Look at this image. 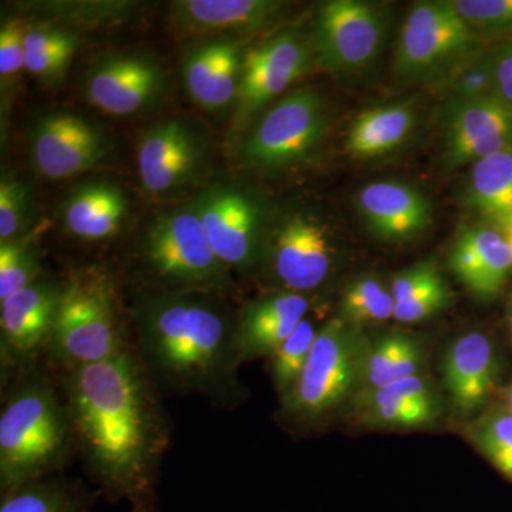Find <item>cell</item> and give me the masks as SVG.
<instances>
[{
	"mask_svg": "<svg viewBox=\"0 0 512 512\" xmlns=\"http://www.w3.org/2000/svg\"><path fill=\"white\" fill-rule=\"evenodd\" d=\"M137 255L151 291L225 295L234 288L231 269L212 248L191 201L158 212Z\"/></svg>",
	"mask_w": 512,
	"mask_h": 512,
	"instance_id": "4",
	"label": "cell"
},
{
	"mask_svg": "<svg viewBox=\"0 0 512 512\" xmlns=\"http://www.w3.org/2000/svg\"><path fill=\"white\" fill-rule=\"evenodd\" d=\"M451 303V291L447 282L427 289L409 301L396 303L394 319L402 323H416L431 318Z\"/></svg>",
	"mask_w": 512,
	"mask_h": 512,
	"instance_id": "41",
	"label": "cell"
},
{
	"mask_svg": "<svg viewBox=\"0 0 512 512\" xmlns=\"http://www.w3.org/2000/svg\"><path fill=\"white\" fill-rule=\"evenodd\" d=\"M504 406L512 412V380L507 389L504 390Z\"/></svg>",
	"mask_w": 512,
	"mask_h": 512,
	"instance_id": "44",
	"label": "cell"
},
{
	"mask_svg": "<svg viewBox=\"0 0 512 512\" xmlns=\"http://www.w3.org/2000/svg\"><path fill=\"white\" fill-rule=\"evenodd\" d=\"M468 202L488 220L500 224L512 214V150L477 161L471 167Z\"/></svg>",
	"mask_w": 512,
	"mask_h": 512,
	"instance_id": "29",
	"label": "cell"
},
{
	"mask_svg": "<svg viewBox=\"0 0 512 512\" xmlns=\"http://www.w3.org/2000/svg\"><path fill=\"white\" fill-rule=\"evenodd\" d=\"M73 448L72 421L52 379L37 365L22 370L0 414L2 494L57 473Z\"/></svg>",
	"mask_w": 512,
	"mask_h": 512,
	"instance_id": "3",
	"label": "cell"
},
{
	"mask_svg": "<svg viewBox=\"0 0 512 512\" xmlns=\"http://www.w3.org/2000/svg\"><path fill=\"white\" fill-rule=\"evenodd\" d=\"M136 3L130 2H40L30 3L28 9L36 10L43 22L69 26H101L120 22L131 16Z\"/></svg>",
	"mask_w": 512,
	"mask_h": 512,
	"instance_id": "34",
	"label": "cell"
},
{
	"mask_svg": "<svg viewBox=\"0 0 512 512\" xmlns=\"http://www.w3.org/2000/svg\"><path fill=\"white\" fill-rule=\"evenodd\" d=\"M80 46L74 29L55 23L39 22L26 26L25 70L46 83H56L67 69Z\"/></svg>",
	"mask_w": 512,
	"mask_h": 512,
	"instance_id": "28",
	"label": "cell"
},
{
	"mask_svg": "<svg viewBox=\"0 0 512 512\" xmlns=\"http://www.w3.org/2000/svg\"><path fill=\"white\" fill-rule=\"evenodd\" d=\"M416 109L406 101L382 104L362 111L346 136V151L356 158H376L392 153L412 136Z\"/></svg>",
	"mask_w": 512,
	"mask_h": 512,
	"instance_id": "27",
	"label": "cell"
},
{
	"mask_svg": "<svg viewBox=\"0 0 512 512\" xmlns=\"http://www.w3.org/2000/svg\"><path fill=\"white\" fill-rule=\"evenodd\" d=\"M510 42L490 53L495 83V96L512 104V37Z\"/></svg>",
	"mask_w": 512,
	"mask_h": 512,
	"instance_id": "42",
	"label": "cell"
},
{
	"mask_svg": "<svg viewBox=\"0 0 512 512\" xmlns=\"http://www.w3.org/2000/svg\"><path fill=\"white\" fill-rule=\"evenodd\" d=\"M394 298L390 285L376 276L357 278L346 288L340 302V318L362 328L367 323H379L394 318Z\"/></svg>",
	"mask_w": 512,
	"mask_h": 512,
	"instance_id": "32",
	"label": "cell"
},
{
	"mask_svg": "<svg viewBox=\"0 0 512 512\" xmlns=\"http://www.w3.org/2000/svg\"><path fill=\"white\" fill-rule=\"evenodd\" d=\"M424 359L423 343L410 333L389 332L377 338H366L360 355L357 392L421 375Z\"/></svg>",
	"mask_w": 512,
	"mask_h": 512,
	"instance_id": "26",
	"label": "cell"
},
{
	"mask_svg": "<svg viewBox=\"0 0 512 512\" xmlns=\"http://www.w3.org/2000/svg\"><path fill=\"white\" fill-rule=\"evenodd\" d=\"M319 328L320 326H316V323L306 316L295 332L271 356L272 377L282 404L291 397L301 379Z\"/></svg>",
	"mask_w": 512,
	"mask_h": 512,
	"instance_id": "33",
	"label": "cell"
},
{
	"mask_svg": "<svg viewBox=\"0 0 512 512\" xmlns=\"http://www.w3.org/2000/svg\"><path fill=\"white\" fill-rule=\"evenodd\" d=\"M386 33L382 10L362 0L323 3L311 37L315 62L332 72H359L375 62Z\"/></svg>",
	"mask_w": 512,
	"mask_h": 512,
	"instance_id": "11",
	"label": "cell"
},
{
	"mask_svg": "<svg viewBox=\"0 0 512 512\" xmlns=\"http://www.w3.org/2000/svg\"><path fill=\"white\" fill-rule=\"evenodd\" d=\"M353 409L360 423L382 429H423L434 426L443 417L436 386L423 373L379 389L357 392Z\"/></svg>",
	"mask_w": 512,
	"mask_h": 512,
	"instance_id": "20",
	"label": "cell"
},
{
	"mask_svg": "<svg viewBox=\"0 0 512 512\" xmlns=\"http://www.w3.org/2000/svg\"><path fill=\"white\" fill-rule=\"evenodd\" d=\"M35 214V201L29 185L3 173L0 180V242L29 237Z\"/></svg>",
	"mask_w": 512,
	"mask_h": 512,
	"instance_id": "36",
	"label": "cell"
},
{
	"mask_svg": "<svg viewBox=\"0 0 512 512\" xmlns=\"http://www.w3.org/2000/svg\"><path fill=\"white\" fill-rule=\"evenodd\" d=\"M127 198L117 185L89 183L74 190L62 207L67 234L82 241L116 237L127 218Z\"/></svg>",
	"mask_w": 512,
	"mask_h": 512,
	"instance_id": "25",
	"label": "cell"
},
{
	"mask_svg": "<svg viewBox=\"0 0 512 512\" xmlns=\"http://www.w3.org/2000/svg\"><path fill=\"white\" fill-rule=\"evenodd\" d=\"M356 204L369 231L384 241L417 237L433 221L429 198L399 181L365 185L357 194Z\"/></svg>",
	"mask_w": 512,
	"mask_h": 512,
	"instance_id": "21",
	"label": "cell"
},
{
	"mask_svg": "<svg viewBox=\"0 0 512 512\" xmlns=\"http://www.w3.org/2000/svg\"><path fill=\"white\" fill-rule=\"evenodd\" d=\"M328 126L322 94L315 89L295 90L251 128L239 158L248 167L262 170L301 164L318 151Z\"/></svg>",
	"mask_w": 512,
	"mask_h": 512,
	"instance_id": "8",
	"label": "cell"
},
{
	"mask_svg": "<svg viewBox=\"0 0 512 512\" xmlns=\"http://www.w3.org/2000/svg\"><path fill=\"white\" fill-rule=\"evenodd\" d=\"M440 370L456 412L471 416L484 409L497 389L500 359L485 333L468 332L448 346Z\"/></svg>",
	"mask_w": 512,
	"mask_h": 512,
	"instance_id": "19",
	"label": "cell"
},
{
	"mask_svg": "<svg viewBox=\"0 0 512 512\" xmlns=\"http://www.w3.org/2000/svg\"><path fill=\"white\" fill-rule=\"evenodd\" d=\"M480 36L447 2H419L400 30L396 74L406 83H443L476 56Z\"/></svg>",
	"mask_w": 512,
	"mask_h": 512,
	"instance_id": "7",
	"label": "cell"
},
{
	"mask_svg": "<svg viewBox=\"0 0 512 512\" xmlns=\"http://www.w3.org/2000/svg\"><path fill=\"white\" fill-rule=\"evenodd\" d=\"M214 251L232 271L248 272L264 256V210L258 198L242 185L215 183L192 200Z\"/></svg>",
	"mask_w": 512,
	"mask_h": 512,
	"instance_id": "9",
	"label": "cell"
},
{
	"mask_svg": "<svg viewBox=\"0 0 512 512\" xmlns=\"http://www.w3.org/2000/svg\"><path fill=\"white\" fill-rule=\"evenodd\" d=\"M508 323H510V329L512 333V298L510 301V306H508Z\"/></svg>",
	"mask_w": 512,
	"mask_h": 512,
	"instance_id": "45",
	"label": "cell"
},
{
	"mask_svg": "<svg viewBox=\"0 0 512 512\" xmlns=\"http://www.w3.org/2000/svg\"><path fill=\"white\" fill-rule=\"evenodd\" d=\"M448 266L474 295L493 298L511 274L512 248L498 228H466L451 248Z\"/></svg>",
	"mask_w": 512,
	"mask_h": 512,
	"instance_id": "24",
	"label": "cell"
},
{
	"mask_svg": "<svg viewBox=\"0 0 512 512\" xmlns=\"http://www.w3.org/2000/svg\"><path fill=\"white\" fill-rule=\"evenodd\" d=\"M30 154L37 173L49 180H64L103 163L110 154V141L99 126L82 116L52 113L33 127Z\"/></svg>",
	"mask_w": 512,
	"mask_h": 512,
	"instance_id": "15",
	"label": "cell"
},
{
	"mask_svg": "<svg viewBox=\"0 0 512 512\" xmlns=\"http://www.w3.org/2000/svg\"><path fill=\"white\" fill-rule=\"evenodd\" d=\"M451 5L478 36L511 39L512 0H453Z\"/></svg>",
	"mask_w": 512,
	"mask_h": 512,
	"instance_id": "37",
	"label": "cell"
},
{
	"mask_svg": "<svg viewBox=\"0 0 512 512\" xmlns=\"http://www.w3.org/2000/svg\"><path fill=\"white\" fill-rule=\"evenodd\" d=\"M93 501L82 485L46 477L2 494L0 512H90Z\"/></svg>",
	"mask_w": 512,
	"mask_h": 512,
	"instance_id": "30",
	"label": "cell"
},
{
	"mask_svg": "<svg viewBox=\"0 0 512 512\" xmlns=\"http://www.w3.org/2000/svg\"><path fill=\"white\" fill-rule=\"evenodd\" d=\"M60 284L37 279L0 302V352L3 369L19 372L36 366L47 353L55 329Z\"/></svg>",
	"mask_w": 512,
	"mask_h": 512,
	"instance_id": "16",
	"label": "cell"
},
{
	"mask_svg": "<svg viewBox=\"0 0 512 512\" xmlns=\"http://www.w3.org/2000/svg\"><path fill=\"white\" fill-rule=\"evenodd\" d=\"M495 228H498L503 232L504 237L507 238L508 242H510L512 248V214L510 217L505 218L504 221H501Z\"/></svg>",
	"mask_w": 512,
	"mask_h": 512,
	"instance_id": "43",
	"label": "cell"
},
{
	"mask_svg": "<svg viewBox=\"0 0 512 512\" xmlns=\"http://www.w3.org/2000/svg\"><path fill=\"white\" fill-rule=\"evenodd\" d=\"M443 282H446V279L440 274L436 265L431 262H419V264L397 272L390 282V291H392L394 302L399 303L409 301L414 296L443 284Z\"/></svg>",
	"mask_w": 512,
	"mask_h": 512,
	"instance_id": "40",
	"label": "cell"
},
{
	"mask_svg": "<svg viewBox=\"0 0 512 512\" xmlns=\"http://www.w3.org/2000/svg\"><path fill=\"white\" fill-rule=\"evenodd\" d=\"M284 9L276 0H178L171 19L188 35L244 36L268 28Z\"/></svg>",
	"mask_w": 512,
	"mask_h": 512,
	"instance_id": "23",
	"label": "cell"
},
{
	"mask_svg": "<svg viewBox=\"0 0 512 512\" xmlns=\"http://www.w3.org/2000/svg\"><path fill=\"white\" fill-rule=\"evenodd\" d=\"M443 131L450 168L512 150V104L495 96L448 99Z\"/></svg>",
	"mask_w": 512,
	"mask_h": 512,
	"instance_id": "17",
	"label": "cell"
},
{
	"mask_svg": "<svg viewBox=\"0 0 512 512\" xmlns=\"http://www.w3.org/2000/svg\"><path fill=\"white\" fill-rule=\"evenodd\" d=\"M333 256L325 225L312 215L289 212L266 232L262 261L286 292L305 295L328 279Z\"/></svg>",
	"mask_w": 512,
	"mask_h": 512,
	"instance_id": "12",
	"label": "cell"
},
{
	"mask_svg": "<svg viewBox=\"0 0 512 512\" xmlns=\"http://www.w3.org/2000/svg\"><path fill=\"white\" fill-rule=\"evenodd\" d=\"M362 328L336 316L323 323L301 379L284 406L291 419L315 423L335 412L357 392Z\"/></svg>",
	"mask_w": 512,
	"mask_h": 512,
	"instance_id": "6",
	"label": "cell"
},
{
	"mask_svg": "<svg viewBox=\"0 0 512 512\" xmlns=\"http://www.w3.org/2000/svg\"><path fill=\"white\" fill-rule=\"evenodd\" d=\"M42 278V264L29 237L0 242V302Z\"/></svg>",
	"mask_w": 512,
	"mask_h": 512,
	"instance_id": "35",
	"label": "cell"
},
{
	"mask_svg": "<svg viewBox=\"0 0 512 512\" xmlns=\"http://www.w3.org/2000/svg\"><path fill=\"white\" fill-rule=\"evenodd\" d=\"M309 308L311 303L306 295L286 291L271 293L242 306L235 330L239 360L274 355L308 316Z\"/></svg>",
	"mask_w": 512,
	"mask_h": 512,
	"instance_id": "22",
	"label": "cell"
},
{
	"mask_svg": "<svg viewBox=\"0 0 512 512\" xmlns=\"http://www.w3.org/2000/svg\"><path fill=\"white\" fill-rule=\"evenodd\" d=\"M313 62L311 39L296 30L279 33L248 50L234 106V126H244L269 101L301 79Z\"/></svg>",
	"mask_w": 512,
	"mask_h": 512,
	"instance_id": "14",
	"label": "cell"
},
{
	"mask_svg": "<svg viewBox=\"0 0 512 512\" xmlns=\"http://www.w3.org/2000/svg\"><path fill=\"white\" fill-rule=\"evenodd\" d=\"M127 348L113 278L100 268L72 272L60 284L47 355L70 370L103 362Z\"/></svg>",
	"mask_w": 512,
	"mask_h": 512,
	"instance_id": "5",
	"label": "cell"
},
{
	"mask_svg": "<svg viewBox=\"0 0 512 512\" xmlns=\"http://www.w3.org/2000/svg\"><path fill=\"white\" fill-rule=\"evenodd\" d=\"M84 96L113 116L153 110L168 92V77L154 57L120 53L100 59L84 74Z\"/></svg>",
	"mask_w": 512,
	"mask_h": 512,
	"instance_id": "13",
	"label": "cell"
},
{
	"mask_svg": "<svg viewBox=\"0 0 512 512\" xmlns=\"http://www.w3.org/2000/svg\"><path fill=\"white\" fill-rule=\"evenodd\" d=\"M467 439L503 476L512 481V412L493 406L471 420Z\"/></svg>",
	"mask_w": 512,
	"mask_h": 512,
	"instance_id": "31",
	"label": "cell"
},
{
	"mask_svg": "<svg viewBox=\"0 0 512 512\" xmlns=\"http://www.w3.org/2000/svg\"><path fill=\"white\" fill-rule=\"evenodd\" d=\"M446 86L448 99H478V97L495 96L493 64L490 53L474 56L457 67L441 83ZM497 97V96H495Z\"/></svg>",
	"mask_w": 512,
	"mask_h": 512,
	"instance_id": "38",
	"label": "cell"
},
{
	"mask_svg": "<svg viewBox=\"0 0 512 512\" xmlns=\"http://www.w3.org/2000/svg\"><path fill=\"white\" fill-rule=\"evenodd\" d=\"M63 400L72 421L74 448L111 501L133 512L156 511L158 470L170 430L156 386L136 352L63 370Z\"/></svg>",
	"mask_w": 512,
	"mask_h": 512,
	"instance_id": "1",
	"label": "cell"
},
{
	"mask_svg": "<svg viewBox=\"0 0 512 512\" xmlns=\"http://www.w3.org/2000/svg\"><path fill=\"white\" fill-rule=\"evenodd\" d=\"M210 160V141L190 120L174 117L148 128L137 146L144 191L168 197L200 180Z\"/></svg>",
	"mask_w": 512,
	"mask_h": 512,
	"instance_id": "10",
	"label": "cell"
},
{
	"mask_svg": "<svg viewBox=\"0 0 512 512\" xmlns=\"http://www.w3.org/2000/svg\"><path fill=\"white\" fill-rule=\"evenodd\" d=\"M131 316L134 352L154 386L222 409L238 403L237 313L224 295L147 289L134 298Z\"/></svg>",
	"mask_w": 512,
	"mask_h": 512,
	"instance_id": "2",
	"label": "cell"
},
{
	"mask_svg": "<svg viewBox=\"0 0 512 512\" xmlns=\"http://www.w3.org/2000/svg\"><path fill=\"white\" fill-rule=\"evenodd\" d=\"M26 26L18 19L8 20L0 29V76L5 89L25 69Z\"/></svg>",
	"mask_w": 512,
	"mask_h": 512,
	"instance_id": "39",
	"label": "cell"
},
{
	"mask_svg": "<svg viewBox=\"0 0 512 512\" xmlns=\"http://www.w3.org/2000/svg\"><path fill=\"white\" fill-rule=\"evenodd\" d=\"M247 40L242 36L202 37L185 50V87L191 99L208 113L234 109L248 52Z\"/></svg>",
	"mask_w": 512,
	"mask_h": 512,
	"instance_id": "18",
	"label": "cell"
}]
</instances>
